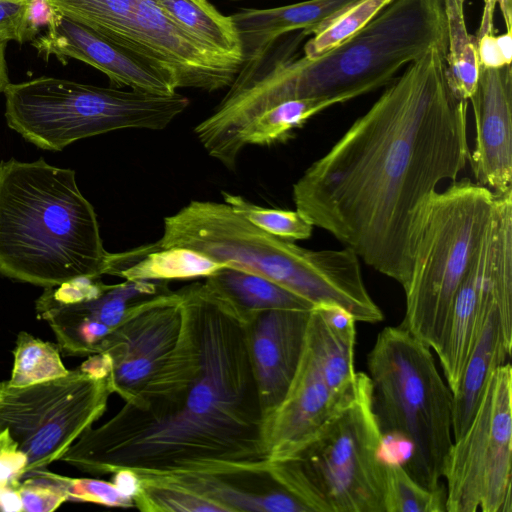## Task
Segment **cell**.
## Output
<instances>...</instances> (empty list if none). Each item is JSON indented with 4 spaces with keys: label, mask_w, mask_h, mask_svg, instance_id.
Listing matches in <instances>:
<instances>
[{
    "label": "cell",
    "mask_w": 512,
    "mask_h": 512,
    "mask_svg": "<svg viewBox=\"0 0 512 512\" xmlns=\"http://www.w3.org/2000/svg\"><path fill=\"white\" fill-rule=\"evenodd\" d=\"M393 0H359L352 4L303 46L304 56L315 59L347 41L371 22Z\"/></svg>",
    "instance_id": "83f0119b"
},
{
    "label": "cell",
    "mask_w": 512,
    "mask_h": 512,
    "mask_svg": "<svg viewBox=\"0 0 512 512\" xmlns=\"http://www.w3.org/2000/svg\"><path fill=\"white\" fill-rule=\"evenodd\" d=\"M496 2L506 25V31H512L511 0H496Z\"/></svg>",
    "instance_id": "f35d334b"
},
{
    "label": "cell",
    "mask_w": 512,
    "mask_h": 512,
    "mask_svg": "<svg viewBox=\"0 0 512 512\" xmlns=\"http://www.w3.org/2000/svg\"><path fill=\"white\" fill-rule=\"evenodd\" d=\"M347 396L338 397L331 391L320 358L305 336L290 389L281 405L265 421L270 462L289 454L309 438Z\"/></svg>",
    "instance_id": "ac0fdd59"
},
{
    "label": "cell",
    "mask_w": 512,
    "mask_h": 512,
    "mask_svg": "<svg viewBox=\"0 0 512 512\" xmlns=\"http://www.w3.org/2000/svg\"><path fill=\"white\" fill-rule=\"evenodd\" d=\"M496 195L469 178L436 191L419 217L401 324L436 352L455 295L480 246Z\"/></svg>",
    "instance_id": "ba28073f"
},
{
    "label": "cell",
    "mask_w": 512,
    "mask_h": 512,
    "mask_svg": "<svg viewBox=\"0 0 512 512\" xmlns=\"http://www.w3.org/2000/svg\"><path fill=\"white\" fill-rule=\"evenodd\" d=\"M496 301L504 327L512 332V209L497 205L480 246L452 304L441 344L435 352L452 393L459 386L465 365L484 317Z\"/></svg>",
    "instance_id": "4fadbf2b"
},
{
    "label": "cell",
    "mask_w": 512,
    "mask_h": 512,
    "mask_svg": "<svg viewBox=\"0 0 512 512\" xmlns=\"http://www.w3.org/2000/svg\"><path fill=\"white\" fill-rule=\"evenodd\" d=\"M496 0H484L480 27L474 36L479 65L483 68H500L511 65L512 31L496 35L493 16Z\"/></svg>",
    "instance_id": "1f68e13d"
},
{
    "label": "cell",
    "mask_w": 512,
    "mask_h": 512,
    "mask_svg": "<svg viewBox=\"0 0 512 512\" xmlns=\"http://www.w3.org/2000/svg\"><path fill=\"white\" fill-rule=\"evenodd\" d=\"M3 94L7 125L49 151L120 129L162 130L189 105L177 92L158 95L50 76L10 82Z\"/></svg>",
    "instance_id": "9c48e42d"
},
{
    "label": "cell",
    "mask_w": 512,
    "mask_h": 512,
    "mask_svg": "<svg viewBox=\"0 0 512 512\" xmlns=\"http://www.w3.org/2000/svg\"><path fill=\"white\" fill-rule=\"evenodd\" d=\"M239 475H189L163 480L189 490L216 505L220 512H312L292 492L275 482L260 490L249 488L248 476ZM145 480V479H143Z\"/></svg>",
    "instance_id": "7402d4cb"
},
{
    "label": "cell",
    "mask_w": 512,
    "mask_h": 512,
    "mask_svg": "<svg viewBox=\"0 0 512 512\" xmlns=\"http://www.w3.org/2000/svg\"><path fill=\"white\" fill-rule=\"evenodd\" d=\"M111 482L122 495L133 501L141 487L138 475L132 470L125 468L116 470L113 473Z\"/></svg>",
    "instance_id": "d590c367"
},
{
    "label": "cell",
    "mask_w": 512,
    "mask_h": 512,
    "mask_svg": "<svg viewBox=\"0 0 512 512\" xmlns=\"http://www.w3.org/2000/svg\"><path fill=\"white\" fill-rule=\"evenodd\" d=\"M17 487L22 511L52 512L68 501L64 485L56 473L45 469L27 474Z\"/></svg>",
    "instance_id": "4dcf8cb0"
},
{
    "label": "cell",
    "mask_w": 512,
    "mask_h": 512,
    "mask_svg": "<svg viewBox=\"0 0 512 512\" xmlns=\"http://www.w3.org/2000/svg\"><path fill=\"white\" fill-rule=\"evenodd\" d=\"M181 290L183 327L145 385L61 461L140 480L263 474L270 457L249 349L250 314L206 281Z\"/></svg>",
    "instance_id": "6da1fadb"
},
{
    "label": "cell",
    "mask_w": 512,
    "mask_h": 512,
    "mask_svg": "<svg viewBox=\"0 0 512 512\" xmlns=\"http://www.w3.org/2000/svg\"><path fill=\"white\" fill-rule=\"evenodd\" d=\"M431 350L401 325L386 327L367 356V376L382 438L402 442L409 451L407 473L440 490L453 444V393Z\"/></svg>",
    "instance_id": "8992f818"
},
{
    "label": "cell",
    "mask_w": 512,
    "mask_h": 512,
    "mask_svg": "<svg viewBox=\"0 0 512 512\" xmlns=\"http://www.w3.org/2000/svg\"><path fill=\"white\" fill-rule=\"evenodd\" d=\"M385 512H444L446 491L430 490L415 481L399 463H385Z\"/></svg>",
    "instance_id": "f1b7e54d"
},
{
    "label": "cell",
    "mask_w": 512,
    "mask_h": 512,
    "mask_svg": "<svg viewBox=\"0 0 512 512\" xmlns=\"http://www.w3.org/2000/svg\"><path fill=\"white\" fill-rule=\"evenodd\" d=\"M221 194L224 203L268 234L293 242L311 237L314 226L297 210L265 208L240 195L225 191Z\"/></svg>",
    "instance_id": "f546056e"
},
{
    "label": "cell",
    "mask_w": 512,
    "mask_h": 512,
    "mask_svg": "<svg viewBox=\"0 0 512 512\" xmlns=\"http://www.w3.org/2000/svg\"><path fill=\"white\" fill-rule=\"evenodd\" d=\"M79 368L95 378H105L110 376L112 362L106 353H97L92 354Z\"/></svg>",
    "instance_id": "8d00e7d4"
},
{
    "label": "cell",
    "mask_w": 512,
    "mask_h": 512,
    "mask_svg": "<svg viewBox=\"0 0 512 512\" xmlns=\"http://www.w3.org/2000/svg\"><path fill=\"white\" fill-rule=\"evenodd\" d=\"M83 25L169 73L176 88L214 92L229 87L241 61L183 31L157 0H43Z\"/></svg>",
    "instance_id": "30bf717a"
},
{
    "label": "cell",
    "mask_w": 512,
    "mask_h": 512,
    "mask_svg": "<svg viewBox=\"0 0 512 512\" xmlns=\"http://www.w3.org/2000/svg\"><path fill=\"white\" fill-rule=\"evenodd\" d=\"M183 31L215 51L242 62L241 43L231 16L208 0H157Z\"/></svg>",
    "instance_id": "cb8c5ba5"
},
{
    "label": "cell",
    "mask_w": 512,
    "mask_h": 512,
    "mask_svg": "<svg viewBox=\"0 0 512 512\" xmlns=\"http://www.w3.org/2000/svg\"><path fill=\"white\" fill-rule=\"evenodd\" d=\"M14 362L8 384L15 387L28 386L66 375L58 346L43 341L28 332L17 335L13 351Z\"/></svg>",
    "instance_id": "4316f807"
},
{
    "label": "cell",
    "mask_w": 512,
    "mask_h": 512,
    "mask_svg": "<svg viewBox=\"0 0 512 512\" xmlns=\"http://www.w3.org/2000/svg\"><path fill=\"white\" fill-rule=\"evenodd\" d=\"M383 438L367 374L304 442L270 462L271 477L312 512H385Z\"/></svg>",
    "instance_id": "52a82bcc"
},
{
    "label": "cell",
    "mask_w": 512,
    "mask_h": 512,
    "mask_svg": "<svg viewBox=\"0 0 512 512\" xmlns=\"http://www.w3.org/2000/svg\"><path fill=\"white\" fill-rule=\"evenodd\" d=\"M446 51L408 64L293 185L304 218L403 290L424 206L470 159L468 101L447 84Z\"/></svg>",
    "instance_id": "7a4b0ae2"
},
{
    "label": "cell",
    "mask_w": 512,
    "mask_h": 512,
    "mask_svg": "<svg viewBox=\"0 0 512 512\" xmlns=\"http://www.w3.org/2000/svg\"><path fill=\"white\" fill-rule=\"evenodd\" d=\"M230 1H240V0H230Z\"/></svg>",
    "instance_id": "ab89813d"
},
{
    "label": "cell",
    "mask_w": 512,
    "mask_h": 512,
    "mask_svg": "<svg viewBox=\"0 0 512 512\" xmlns=\"http://www.w3.org/2000/svg\"><path fill=\"white\" fill-rule=\"evenodd\" d=\"M310 311L270 309L249 318V349L266 421L281 405L301 359Z\"/></svg>",
    "instance_id": "e0dca14e"
},
{
    "label": "cell",
    "mask_w": 512,
    "mask_h": 512,
    "mask_svg": "<svg viewBox=\"0 0 512 512\" xmlns=\"http://www.w3.org/2000/svg\"><path fill=\"white\" fill-rule=\"evenodd\" d=\"M205 281L249 314L270 309L309 311L314 307L277 283L237 268H221Z\"/></svg>",
    "instance_id": "603a6c76"
},
{
    "label": "cell",
    "mask_w": 512,
    "mask_h": 512,
    "mask_svg": "<svg viewBox=\"0 0 512 512\" xmlns=\"http://www.w3.org/2000/svg\"><path fill=\"white\" fill-rule=\"evenodd\" d=\"M224 267L231 266L188 248H163L157 241L124 252H108L102 275L130 281H167L207 278Z\"/></svg>",
    "instance_id": "44dd1931"
},
{
    "label": "cell",
    "mask_w": 512,
    "mask_h": 512,
    "mask_svg": "<svg viewBox=\"0 0 512 512\" xmlns=\"http://www.w3.org/2000/svg\"><path fill=\"white\" fill-rule=\"evenodd\" d=\"M359 0H305L274 8H244L230 15L237 30L242 64L259 58L280 37L302 31L320 32L340 12Z\"/></svg>",
    "instance_id": "d6986e66"
},
{
    "label": "cell",
    "mask_w": 512,
    "mask_h": 512,
    "mask_svg": "<svg viewBox=\"0 0 512 512\" xmlns=\"http://www.w3.org/2000/svg\"><path fill=\"white\" fill-rule=\"evenodd\" d=\"M37 0H0V40L23 44L34 40L37 28L33 16Z\"/></svg>",
    "instance_id": "836d02e7"
},
{
    "label": "cell",
    "mask_w": 512,
    "mask_h": 512,
    "mask_svg": "<svg viewBox=\"0 0 512 512\" xmlns=\"http://www.w3.org/2000/svg\"><path fill=\"white\" fill-rule=\"evenodd\" d=\"M163 248L183 247L265 277L310 302L337 305L356 322L378 323L359 257L349 248L311 250L266 233L228 204L193 200L165 217Z\"/></svg>",
    "instance_id": "5b68a950"
},
{
    "label": "cell",
    "mask_w": 512,
    "mask_h": 512,
    "mask_svg": "<svg viewBox=\"0 0 512 512\" xmlns=\"http://www.w3.org/2000/svg\"><path fill=\"white\" fill-rule=\"evenodd\" d=\"M112 393L109 377L95 378L80 368L23 387L0 382V432L26 455L25 476L60 460L102 416Z\"/></svg>",
    "instance_id": "8fae6325"
},
{
    "label": "cell",
    "mask_w": 512,
    "mask_h": 512,
    "mask_svg": "<svg viewBox=\"0 0 512 512\" xmlns=\"http://www.w3.org/2000/svg\"><path fill=\"white\" fill-rule=\"evenodd\" d=\"M6 41L0 40V93H3L6 86L10 83L8 76V66L6 61Z\"/></svg>",
    "instance_id": "74e56055"
},
{
    "label": "cell",
    "mask_w": 512,
    "mask_h": 512,
    "mask_svg": "<svg viewBox=\"0 0 512 512\" xmlns=\"http://www.w3.org/2000/svg\"><path fill=\"white\" fill-rule=\"evenodd\" d=\"M344 97L304 98L281 102L255 117L240 137L246 145H272L292 137L311 117L336 104L347 102Z\"/></svg>",
    "instance_id": "484cf974"
},
{
    "label": "cell",
    "mask_w": 512,
    "mask_h": 512,
    "mask_svg": "<svg viewBox=\"0 0 512 512\" xmlns=\"http://www.w3.org/2000/svg\"><path fill=\"white\" fill-rule=\"evenodd\" d=\"M465 0H444L447 22L445 76L452 93L468 101L479 77L475 38L469 34L464 13Z\"/></svg>",
    "instance_id": "d4e9b609"
},
{
    "label": "cell",
    "mask_w": 512,
    "mask_h": 512,
    "mask_svg": "<svg viewBox=\"0 0 512 512\" xmlns=\"http://www.w3.org/2000/svg\"><path fill=\"white\" fill-rule=\"evenodd\" d=\"M32 45L37 53L62 62L76 59L90 65L118 87L170 95L176 92L172 76L134 52L93 30L50 10L45 33L36 36Z\"/></svg>",
    "instance_id": "9a60e30c"
},
{
    "label": "cell",
    "mask_w": 512,
    "mask_h": 512,
    "mask_svg": "<svg viewBox=\"0 0 512 512\" xmlns=\"http://www.w3.org/2000/svg\"><path fill=\"white\" fill-rule=\"evenodd\" d=\"M512 338L503 324L499 304L489 307L452 398V434L458 439L469 426L492 373L511 354Z\"/></svg>",
    "instance_id": "ffe728a7"
},
{
    "label": "cell",
    "mask_w": 512,
    "mask_h": 512,
    "mask_svg": "<svg viewBox=\"0 0 512 512\" xmlns=\"http://www.w3.org/2000/svg\"><path fill=\"white\" fill-rule=\"evenodd\" d=\"M107 253L74 170L0 161V276L43 288L101 277Z\"/></svg>",
    "instance_id": "277c9868"
},
{
    "label": "cell",
    "mask_w": 512,
    "mask_h": 512,
    "mask_svg": "<svg viewBox=\"0 0 512 512\" xmlns=\"http://www.w3.org/2000/svg\"><path fill=\"white\" fill-rule=\"evenodd\" d=\"M27 457L6 431L0 432V495L15 490L25 476Z\"/></svg>",
    "instance_id": "e575fe53"
},
{
    "label": "cell",
    "mask_w": 512,
    "mask_h": 512,
    "mask_svg": "<svg viewBox=\"0 0 512 512\" xmlns=\"http://www.w3.org/2000/svg\"><path fill=\"white\" fill-rule=\"evenodd\" d=\"M56 475L65 487L68 500L91 502L108 507L134 506V501L122 495L112 482Z\"/></svg>",
    "instance_id": "d6a6232c"
},
{
    "label": "cell",
    "mask_w": 512,
    "mask_h": 512,
    "mask_svg": "<svg viewBox=\"0 0 512 512\" xmlns=\"http://www.w3.org/2000/svg\"><path fill=\"white\" fill-rule=\"evenodd\" d=\"M302 31L277 39L243 65L213 110L218 128L239 140L263 111L287 100L344 97L389 84L430 48H447L444 0H393L356 35L315 59L295 56Z\"/></svg>",
    "instance_id": "3957f363"
},
{
    "label": "cell",
    "mask_w": 512,
    "mask_h": 512,
    "mask_svg": "<svg viewBox=\"0 0 512 512\" xmlns=\"http://www.w3.org/2000/svg\"><path fill=\"white\" fill-rule=\"evenodd\" d=\"M475 143L469 163L475 182L495 195L512 190V68L479 69L469 100Z\"/></svg>",
    "instance_id": "2e32d148"
},
{
    "label": "cell",
    "mask_w": 512,
    "mask_h": 512,
    "mask_svg": "<svg viewBox=\"0 0 512 512\" xmlns=\"http://www.w3.org/2000/svg\"><path fill=\"white\" fill-rule=\"evenodd\" d=\"M183 321L181 290L166 289L128 308L97 351L111 359L113 393L127 401L145 385L175 347Z\"/></svg>",
    "instance_id": "5bb4252c"
},
{
    "label": "cell",
    "mask_w": 512,
    "mask_h": 512,
    "mask_svg": "<svg viewBox=\"0 0 512 512\" xmlns=\"http://www.w3.org/2000/svg\"><path fill=\"white\" fill-rule=\"evenodd\" d=\"M512 368L490 376L464 433L453 440L443 480L448 512H511Z\"/></svg>",
    "instance_id": "7c38bea8"
}]
</instances>
